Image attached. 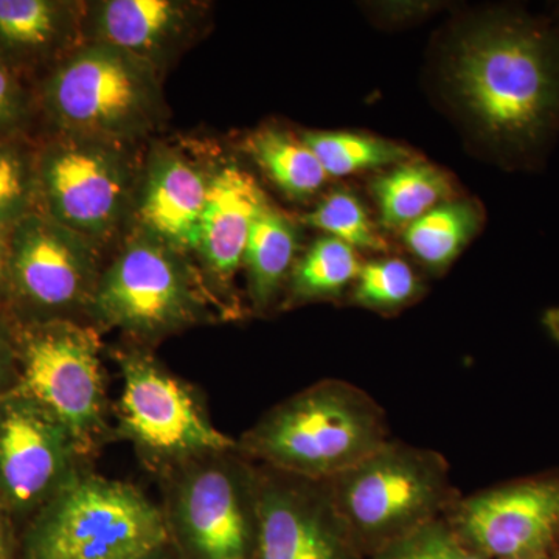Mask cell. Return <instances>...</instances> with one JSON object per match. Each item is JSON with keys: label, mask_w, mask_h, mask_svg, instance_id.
Listing matches in <instances>:
<instances>
[{"label": "cell", "mask_w": 559, "mask_h": 559, "mask_svg": "<svg viewBox=\"0 0 559 559\" xmlns=\"http://www.w3.org/2000/svg\"><path fill=\"white\" fill-rule=\"evenodd\" d=\"M84 2L0 0V60L40 79L84 43Z\"/></svg>", "instance_id": "obj_18"}, {"label": "cell", "mask_w": 559, "mask_h": 559, "mask_svg": "<svg viewBox=\"0 0 559 559\" xmlns=\"http://www.w3.org/2000/svg\"><path fill=\"white\" fill-rule=\"evenodd\" d=\"M139 559H180L176 550L173 549L171 543L165 544V546L157 547V549L151 550L150 554L143 555Z\"/></svg>", "instance_id": "obj_33"}, {"label": "cell", "mask_w": 559, "mask_h": 559, "mask_svg": "<svg viewBox=\"0 0 559 559\" xmlns=\"http://www.w3.org/2000/svg\"><path fill=\"white\" fill-rule=\"evenodd\" d=\"M35 106L24 79L0 60V140L22 138Z\"/></svg>", "instance_id": "obj_29"}, {"label": "cell", "mask_w": 559, "mask_h": 559, "mask_svg": "<svg viewBox=\"0 0 559 559\" xmlns=\"http://www.w3.org/2000/svg\"><path fill=\"white\" fill-rule=\"evenodd\" d=\"M157 480L180 559H255L259 465L238 447L191 460Z\"/></svg>", "instance_id": "obj_9"}, {"label": "cell", "mask_w": 559, "mask_h": 559, "mask_svg": "<svg viewBox=\"0 0 559 559\" xmlns=\"http://www.w3.org/2000/svg\"><path fill=\"white\" fill-rule=\"evenodd\" d=\"M9 250L7 314L24 322L87 323V311L105 267L102 250L39 210L13 227Z\"/></svg>", "instance_id": "obj_11"}, {"label": "cell", "mask_w": 559, "mask_h": 559, "mask_svg": "<svg viewBox=\"0 0 559 559\" xmlns=\"http://www.w3.org/2000/svg\"><path fill=\"white\" fill-rule=\"evenodd\" d=\"M255 559L366 558L334 503L330 480L259 465Z\"/></svg>", "instance_id": "obj_14"}, {"label": "cell", "mask_w": 559, "mask_h": 559, "mask_svg": "<svg viewBox=\"0 0 559 559\" xmlns=\"http://www.w3.org/2000/svg\"><path fill=\"white\" fill-rule=\"evenodd\" d=\"M360 263L356 249L333 237L312 242L294 263L280 308H297L314 301L336 300L352 289Z\"/></svg>", "instance_id": "obj_20"}, {"label": "cell", "mask_w": 559, "mask_h": 559, "mask_svg": "<svg viewBox=\"0 0 559 559\" xmlns=\"http://www.w3.org/2000/svg\"><path fill=\"white\" fill-rule=\"evenodd\" d=\"M10 318L16 353V392L61 421L94 462L114 437L102 331L75 320Z\"/></svg>", "instance_id": "obj_7"}, {"label": "cell", "mask_w": 559, "mask_h": 559, "mask_svg": "<svg viewBox=\"0 0 559 559\" xmlns=\"http://www.w3.org/2000/svg\"><path fill=\"white\" fill-rule=\"evenodd\" d=\"M110 355L121 377L119 400L112 406L114 437L131 444L154 476L237 448V439L213 425L200 392L165 367L151 348L127 342Z\"/></svg>", "instance_id": "obj_8"}, {"label": "cell", "mask_w": 559, "mask_h": 559, "mask_svg": "<svg viewBox=\"0 0 559 559\" xmlns=\"http://www.w3.org/2000/svg\"><path fill=\"white\" fill-rule=\"evenodd\" d=\"M369 559H488L469 546L441 518L415 530L388 547L371 555Z\"/></svg>", "instance_id": "obj_28"}, {"label": "cell", "mask_w": 559, "mask_h": 559, "mask_svg": "<svg viewBox=\"0 0 559 559\" xmlns=\"http://www.w3.org/2000/svg\"><path fill=\"white\" fill-rule=\"evenodd\" d=\"M17 367L9 314H0V400L16 389Z\"/></svg>", "instance_id": "obj_30"}, {"label": "cell", "mask_w": 559, "mask_h": 559, "mask_svg": "<svg viewBox=\"0 0 559 559\" xmlns=\"http://www.w3.org/2000/svg\"><path fill=\"white\" fill-rule=\"evenodd\" d=\"M300 138L318 156L329 178L396 167L412 159L409 151L404 146L373 135L345 131H307Z\"/></svg>", "instance_id": "obj_24"}, {"label": "cell", "mask_w": 559, "mask_h": 559, "mask_svg": "<svg viewBox=\"0 0 559 559\" xmlns=\"http://www.w3.org/2000/svg\"><path fill=\"white\" fill-rule=\"evenodd\" d=\"M389 440L388 414L369 392L345 380H320L264 412L237 447L259 465L330 480Z\"/></svg>", "instance_id": "obj_2"}, {"label": "cell", "mask_w": 559, "mask_h": 559, "mask_svg": "<svg viewBox=\"0 0 559 559\" xmlns=\"http://www.w3.org/2000/svg\"><path fill=\"white\" fill-rule=\"evenodd\" d=\"M518 559H559V551H555V554L543 555V557L518 558Z\"/></svg>", "instance_id": "obj_34"}, {"label": "cell", "mask_w": 559, "mask_h": 559, "mask_svg": "<svg viewBox=\"0 0 559 559\" xmlns=\"http://www.w3.org/2000/svg\"><path fill=\"white\" fill-rule=\"evenodd\" d=\"M267 202L257 179L238 162H213L191 260L223 319L240 318L235 280L242 271L253 223Z\"/></svg>", "instance_id": "obj_15"}, {"label": "cell", "mask_w": 559, "mask_h": 559, "mask_svg": "<svg viewBox=\"0 0 559 559\" xmlns=\"http://www.w3.org/2000/svg\"><path fill=\"white\" fill-rule=\"evenodd\" d=\"M49 132L139 148L167 121L162 76L130 55L83 43L40 79Z\"/></svg>", "instance_id": "obj_3"}, {"label": "cell", "mask_w": 559, "mask_h": 559, "mask_svg": "<svg viewBox=\"0 0 559 559\" xmlns=\"http://www.w3.org/2000/svg\"><path fill=\"white\" fill-rule=\"evenodd\" d=\"M170 543L160 506L128 481L81 471L28 521L25 559H139Z\"/></svg>", "instance_id": "obj_6"}, {"label": "cell", "mask_w": 559, "mask_h": 559, "mask_svg": "<svg viewBox=\"0 0 559 559\" xmlns=\"http://www.w3.org/2000/svg\"><path fill=\"white\" fill-rule=\"evenodd\" d=\"M444 520L488 559L555 554L559 551V469L462 495Z\"/></svg>", "instance_id": "obj_13"}, {"label": "cell", "mask_w": 559, "mask_h": 559, "mask_svg": "<svg viewBox=\"0 0 559 559\" xmlns=\"http://www.w3.org/2000/svg\"><path fill=\"white\" fill-rule=\"evenodd\" d=\"M297 248L296 223L267 202L253 223L242 261L250 310L257 316L267 314L282 304Z\"/></svg>", "instance_id": "obj_19"}, {"label": "cell", "mask_w": 559, "mask_h": 559, "mask_svg": "<svg viewBox=\"0 0 559 559\" xmlns=\"http://www.w3.org/2000/svg\"><path fill=\"white\" fill-rule=\"evenodd\" d=\"M451 90L477 130L513 160H530L559 128V32L502 11L477 22L451 53Z\"/></svg>", "instance_id": "obj_1"}, {"label": "cell", "mask_w": 559, "mask_h": 559, "mask_svg": "<svg viewBox=\"0 0 559 559\" xmlns=\"http://www.w3.org/2000/svg\"><path fill=\"white\" fill-rule=\"evenodd\" d=\"M334 503L362 557L447 516L462 492L441 452L390 439L330 479Z\"/></svg>", "instance_id": "obj_5"}, {"label": "cell", "mask_w": 559, "mask_h": 559, "mask_svg": "<svg viewBox=\"0 0 559 559\" xmlns=\"http://www.w3.org/2000/svg\"><path fill=\"white\" fill-rule=\"evenodd\" d=\"M382 226L404 230L451 194L450 180L432 165L407 160L371 182Z\"/></svg>", "instance_id": "obj_21"}, {"label": "cell", "mask_w": 559, "mask_h": 559, "mask_svg": "<svg viewBox=\"0 0 559 559\" xmlns=\"http://www.w3.org/2000/svg\"><path fill=\"white\" fill-rule=\"evenodd\" d=\"M481 213L471 201H444L403 230L412 255L430 272H441L457 259L480 229Z\"/></svg>", "instance_id": "obj_23"}, {"label": "cell", "mask_w": 559, "mask_h": 559, "mask_svg": "<svg viewBox=\"0 0 559 559\" xmlns=\"http://www.w3.org/2000/svg\"><path fill=\"white\" fill-rule=\"evenodd\" d=\"M87 468L94 462L50 412L16 390L0 400V503L13 521H31Z\"/></svg>", "instance_id": "obj_12"}, {"label": "cell", "mask_w": 559, "mask_h": 559, "mask_svg": "<svg viewBox=\"0 0 559 559\" xmlns=\"http://www.w3.org/2000/svg\"><path fill=\"white\" fill-rule=\"evenodd\" d=\"M212 170L213 162L186 145L154 142L140 162L127 235H142L191 259Z\"/></svg>", "instance_id": "obj_16"}, {"label": "cell", "mask_w": 559, "mask_h": 559, "mask_svg": "<svg viewBox=\"0 0 559 559\" xmlns=\"http://www.w3.org/2000/svg\"><path fill=\"white\" fill-rule=\"evenodd\" d=\"M215 319L223 318L193 260L138 234H128L103 267L87 311L102 333L119 331L146 348Z\"/></svg>", "instance_id": "obj_4"}, {"label": "cell", "mask_w": 559, "mask_h": 559, "mask_svg": "<svg viewBox=\"0 0 559 559\" xmlns=\"http://www.w3.org/2000/svg\"><path fill=\"white\" fill-rule=\"evenodd\" d=\"M11 525H13V518L0 503V559H14L13 538H11L13 527Z\"/></svg>", "instance_id": "obj_31"}, {"label": "cell", "mask_w": 559, "mask_h": 559, "mask_svg": "<svg viewBox=\"0 0 559 559\" xmlns=\"http://www.w3.org/2000/svg\"><path fill=\"white\" fill-rule=\"evenodd\" d=\"M308 226L325 231L353 249L385 250L388 245L374 230L369 213L355 194L334 191L304 216Z\"/></svg>", "instance_id": "obj_27"}, {"label": "cell", "mask_w": 559, "mask_h": 559, "mask_svg": "<svg viewBox=\"0 0 559 559\" xmlns=\"http://www.w3.org/2000/svg\"><path fill=\"white\" fill-rule=\"evenodd\" d=\"M38 210L35 143L0 140V234L9 237L20 221Z\"/></svg>", "instance_id": "obj_25"}, {"label": "cell", "mask_w": 559, "mask_h": 559, "mask_svg": "<svg viewBox=\"0 0 559 559\" xmlns=\"http://www.w3.org/2000/svg\"><path fill=\"white\" fill-rule=\"evenodd\" d=\"M423 285L411 264L401 259L362 263L349 289V299L366 310L395 314L421 296Z\"/></svg>", "instance_id": "obj_26"}, {"label": "cell", "mask_w": 559, "mask_h": 559, "mask_svg": "<svg viewBox=\"0 0 559 559\" xmlns=\"http://www.w3.org/2000/svg\"><path fill=\"white\" fill-rule=\"evenodd\" d=\"M36 145L39 212L95 248L123 241L140 170L139 148L49 132Z\"/></svg>", "instance_id": "obj_10"}, {"label": "cell", "mask_w": 559, "mask_h": 559, "mask_svg": "<svg viewBox=\"0 0 559 559\" xmlns=\"http://www.w3.org/2000/svg\"><path fill=\"white\" fill-rule=\"evenodd\" d=\"M9 242L3 235H0V305L3 304L9 290Z\"/></svg>", "instance_id": "obj_32"}, {"label": "cell", "mask_w": 559, "mask_h": 559, "mask_svg": "<svg viewBox=\"0 0 559 559\" xmlns=\"http://www.w3.org/2000/svg\"><path fill=\"white\" fill-rule=\"evenodd\" d=\"M209 22V3L197 0H92L84 2V43L114 47L164 76Z\"/></svg>", "instance_id": "obj_17"}, {"label": "cell", "mask_w": 559, "mask_h": 559, "mask_svg": "<svg viewBox=\"0 0 559 559\" xmlns=\"http://www.w3.org/2000/svg\"><path fill=\"white\" fill-rule=\"evenodd\" d=\"M246 150L267 178L294 201H308L329 180L310 146L277 128H261L246 139Z\"/></svg>", "instance_id": "obj_22"}]
</instances>
